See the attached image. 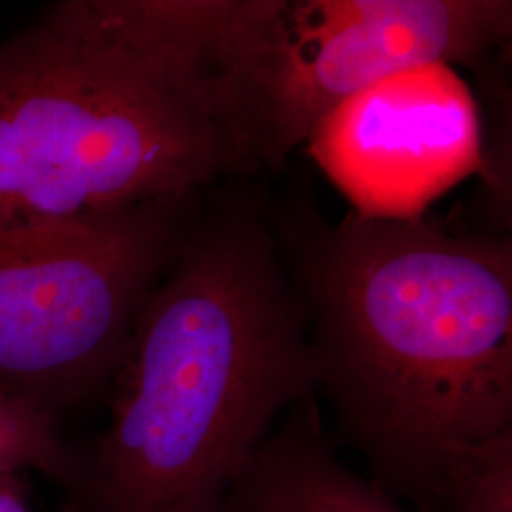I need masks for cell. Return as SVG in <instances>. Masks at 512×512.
<instances>
[{"instance_id":"277c9868","label":"cell","mask_w":512,"mask_h":512,"mask_svg":"<svg viewBox=\"0 0 512 512\" xmlns=\"http://www.w3.org/2000/svg\"><path fill=\"white\" fill-rule=\"evenodd\" d=\"M247 162L283 169L325 116L389 74L478 76L511 54V0H169Z\"/></svg>"},{"instance_id":"30bf717a","label":"cell","mask_w":512,"mask_h":512,"mask_svg":"<svg viewBox=\"0 0 512 512\" xmlns=\"http://www.w3.org/2000/svg\"><path fill=\"white\" fill-rule=\"evenodd\" d=\"M0 512H31L19 473H0Z\"/></svg>"},{"instance_id":"8992f818","label":"cell","mask_w":512,"mask_h":512,"mask_svg":"<svg viewBox=\"0 0 512 512\" xmlns=\"http://www.w3.org/2000/svg\"><path fill=\"white\" fill-rule=\"evenodd\" d=\"M311 158L366 219L412 220L473 175L484 177L480 103L456 67L389 74L330 112Z\"/></svg>"},{"instance_id":"6da1fadb","label":"cell","mask_w":512,"mask_h":512,"mask_svg":"<svg viewBox=\"0 0 512 512\" xmlns=\"http://www.w3.org/2000/svg\"><path fill=\"white\" fill-rule=\"evenodd\" d=\"M268 213L340 435L387 494L446 507L459 465L512 431L511 234L332 222L293 184Z\"/></svg>"},{"instance_id":"9c48e42d","label":"cell","mask_w":512,"mask_h":512,"mask_svg":"<svg viewBox=\"0 0 512 512\" xmlns=\"http://www.w3.org/2000/svg\"><path fill=\"white\" fill-rule=\"evenodd\" d=\"M446 507L454 512H512V431L482 444L459 465Z\"/></svg>"},{"instance_id":"8fae6325","label":"cell","mask_w":512,"mask_h":512,"mask_svg":"<svg viewBox=\"0 0 512 512\" xmlns=\"http://www.w3.org/2000/svg\"><path fill=\"white\" fill-rule=\"evenodd\" d=\"M65 512H78V511H76V509H73V507H69V509H67V511H65Z\"/></svg>"},{"instance_id":"5b68a950","label":"cell","mask_w":512,"mask_h":512,"mask_svg":"<svg viewBox=\"0 0 512 512\" xmlns=\"http://www.w3.org/2000/svg\"><path fill=\"white\" fill-rule=\"evenodd\" d=\"M207 192L0 228V387L54 412L112 382Z\"/></svg>"},{"instance_id":"52a82bcc","label":"cell","mask_w":512,"mask_h":512,"mask_svg":"<svg viewBox=\"0 0 512 512\" xmlns=\"http://www.w3.org/2000/svg\"><path fill=\"white\" fill-rule=\"evenodd\" d=\"M219 512H408L338 458L317 399L279 421Z\"/></svg>"},{"instance_id":"7a4b0ae2","label":"cell","mask_w":512,"mask_h":512,"mask_svg":"<svg viewBox=\"0 0 512 512\" xmlns=\"http://www.w3.org/2000/svg\"><path fill=\"white\" fill-rule=\"evenodd\" d=\"M209 188L141 306L78 512H219L277 421L317 395L310 323L266 192Z\"/></svg>"},{"instance_id":"ba28073f","label":"cell","mask_w":512,"mask_h":512,"mask_svg":"<svg viewBox=\"0 0 512 512\" xmlns=\"http://www.w3.org/2000/svg\"><path fill=\"white\" fill-rule=\"evenodd\" d=\"M21 469L76 482L80 461L63 444L48 406L0 387V473Z\"/></svg>"},{"instance_id":"3957f363","label":"cell","mask_w":512,"mask_h":512,"mask_svg":"<svg viewBox=\"0 0 512 512\" xmlns=\"http://www.w3.org/2000/svg\"><path fill=\"white\" fill-rule=\"evenodd\" d=\"M251 175L160 0L63 2L0 46V228Z\"/></svg>"}]
</instances>
